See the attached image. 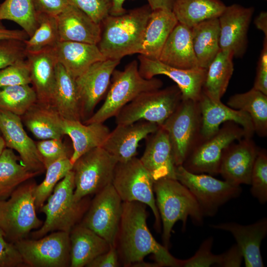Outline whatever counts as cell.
Instances as JSON below:
<instances>
[{"mask_svg":"<svg viewBox=\"0 0 267 267\" xmlns=\"http://www.w3.org/2000/svg\"><path fill=\"white\" fill-rule=\"evenodd\" d=\"M53 50L57 63L75 79L95 63L106 59L96 44L59 42Z\"/></svg>","mask_w":267,"mask_h":267,"instance_id":"obj_26","label":"cell"},{"mask_svg":"<svg viewBox=\"0 0 267 267\" xmlns=\"http://www.w3.org/2000/svg\"><path fill=\"white\" fill-rule=\"evenodd\" d=\"M254 89L267 95V38L265 37L263 46L258 62Z\"/></svg>","mask_w":267,"mask_h":267,"instance_id":"obj_49","label":"cell"},{"mask_svg":"<svg viewBox=\"0 0 267 267\" xmlns=\"http://www.w3.org/2000/svg\"><path fill=\"white\" fill-rule=\"evenodd\" d=\"M122 208V200L110 184L95 194L79 223L115 245Z\"/></svg>","mask_w":267,"mask_h":267,"instance_id":"obj_14","label":"cell"},{"mask_svg":"<svg viewBox=\"0 0 267 267\" xmlns=\"http://www.w3.org/2000/svg\"><path fill=\"white\" fill-rule=\"evenodd\" d=\"M31 84L37 95V101L51 105L56 81L57 63L53 48L37 52H27Z\"/></svg>","mask_w":267,"mask_h":267,"instance_id":"obj_25","label":"cell"},{"mask_svg":"<svg viewBox=\"0 0 267 267\" xmlns=\"http://www.w3.org/2000/svg\"><path fill=\"white\" fill-rule=\"evenodd\" d=\"M158 60L180 69L199 67L192 46L191 28L178 22L168 37Z\"/></svg>","mask_w":267,"mask_h":267,"instance_id":"obj_27","label":"cell"},{"mask_svg":"<svg viewBox=\"0 0 267 267\" xmlns=\"http://www.w3.org/2000/svg\"></svg>","mask_w":267,"mask_h":267,"instance_id":"obj_56","label":"cell"},{"mask_svg":"<svg viewBox=\"0 0 267 267\" xmlns=\"http://www.w3.org/2000/svg\"><path fill=\"white\" fill-rule=\"evenodd\" d=\"M252 195L261 204L267 201V152L265 149L259 150L251 176Z\"/></svg>","mask_w":267,"mask_h":267,"instance_id":"obj_43","label":"cell"},{"mask_svg":"<svg viewBox=\"0 0 267 267\" xmlns=\"http://www.w3.org/2000/svg\"><path fill=\"white\" fill-rule=\"evenodd\" d=\"M138 68L140 75L145 79H151L163 75L171 79L181 93L182 99L198 101L202 92L207 69L200 67L183 69L167 65L158 60L139 54Z\"/></svg>","mask_w":267,"mask_h":267,"instance_id":"obj_17","label":"cell"},{"mask_svg":"<svg viewBox=\"0 0 267 267\" xmlns=\"http://www.w3.org/2000/svg\"><path fill=\"white\" fill-rule=\"evenodd\" d=\"M213 243L212 237L205 239L193 256L185 260H180V267H238L241 266L243 258L236 244L225 253L215 255L211 251Z\"/></svg>","mask_w":267,"mask_h":267,"instance_id":"obj_38","label":"cell"},{"mask_svg":"<svg viewBox=\"0 0 267 267\" xmlns=\"http://www.w3.org/2000/svg\"><path fill=\"white\" fill-rule=\"evenodd\" d=\"M36 146L46 168L53 162L64 158H70L71 154L62 139H44L37 143Z\"/></svg>","mask_w":267,"mask_h":267,"instance_id":"obj_45","label":"cell"},{"mask_svg":"<svg viewBox=\"0 0 267 267\" xmlns=\"http://www.w3.org/2000/svg\"><path fill=\"white\" fill-rule=\"evenodd\" d=\"M254 12L253 7L237 4L226 6L218 17L221 50L230 52L234 57H242L246 52L249 25Z\"/></svg>","mask_w":267,"mask_h":267,"instance_id":"obj_16","label":"cell"},{"mask_svg":"<svg viewBox=\"0 0 267 267\" xmlns=\"http://www.w3.org/2000/svg\"><path fill=\"white\" fill-rule=\"evenodd\" d=\"M227 105L242 110L250 116L255 133L261 137L267 135V95L252 88L249 91L230 97Z\"/></svg>","mask_w":267,"mask_h":267,"instance_id":"obj_37","label":"cell"},{"mask_svg":"<svg viewBox=\"0 0 267 267\" xmlns=\"http://www.w3.org/2000/svg\"><path fill=\"white\" fill-rule=\"evenodd\" d=\"M24 41L15 39L0 40V70L26 59Z\"/></svg>","mask_w":267,"mask_h":267,"instance_id":"obj_46","label":"cell"},{"mask_svg":"<svg viewBox=\"0 0 267 267\" xmlns=\"http://www.w3.org/2000/svg\"><path fill=\"white\" fill-rule=\"evenodd\" d=\"M14 243L26 267H67L70 265L69 233L57 231Z\"/></svg>","mask_w":267,"mask_h":267,"instance_id":"obj_13","label":"cell"},{"mask_svg":"<svg viewBox=\"0 0 267 267\" xmlns=\"http://www.w3.org/2000/svg\"><path fill=\"white\" fill-rule=\"evenodd\" d=\"M146 205L139 202H123L122 213L115 246L119 259L128 267L143 261L152 254L159 267H180L169 249L159 243L149 231L146 222Z\"/></svg>","mask_w":267,"mask_h":267,"instance_id":"obj_1","label":"cell"},{"mask_svg":"<svg viewBox=\"0 0 267 267\" xmlns=\"http://www.w3.org/2000/svg\"><path fill=\"white\" fill-rule=\"evenodd\" d=\"M63 133L71 139L73 151L70 158L74 162L88 151L102 147L110 131L103 123L85 124L80 121L63 120Z\"/></svg>","mask_w":267,"mask_h":267,"instance_id":"obj_28","label":"cell"},{"mask_svg":"<svg viewBox=\"0 0 267 267\" xmlns=\"http://www.w3.org/2000/svg\"><path fill=\"white\" fill-rule=\"evenodd\" d=\"M119 256L115 245H110L108 251L95 258L87 267H117L119 266Z\"/></svg>","mask_w":267,"mask_h":267,"instance_id":"obj_52","label":"cell"},{"mask_svg":"<svg viewBox=\"0 0 267 267\" xmlns=\"http://www.w3.org/2000/svg\"><path fill=\"white\" fill-rule=\"evenodd\" d=\"M0 132L6 147L17 151L29 170L39 174L45 170L36 144L25 131L20 116L0 109Z\"/></svg>","mask_w":267,"mask_h":267,"instance_id":"obj_18","label":"cell"},{"mask_svg":"<svg viewBox=\"0 0 267 267\" xmlns=\"http://www.w3.org/2000/svg\"><path fill=\"white\" fill-rule=\"evenodd\" d=\"M233 55L220 50L207 69L202 92L214 101H221L234 71Z\"/></svg>","mask_w":267,"mask_h":267,"instance_id":"obj_34","label":"cell"},{"mask_svg":"<svg viewBox=\"0 0 267 267\" xmlns=\"http://www.w3.org/2000/svg\"><path fill=\"white\" fill-rule=\"evenodd\" d=\"M146 138L145 148L139 160L154 181L162 178L176 179V166L165 130L160 126Z\"/></svg>","mask_w":267,"mask_h":267,"instance_id":"obj_24","label":"cell"},{"mask_svg":"<svg viewBox=\"0 0 267 267\" xmlns=\"http://www.w3.org/2000/svg\"><path fill=\"white\" fill-rule=\"evenodd\" d=\"M156 204L163 225V245L169 249L173 227L182 222L185 229L188 217L197 226L202 225L204 215L196 199L184 185L176 179L162 178L154 181Z\"/></svg>","mask_w":267,"mask_h":267,"instance_id":"obj_3","label":"cell"},{"mask_svg":"<svg viewBox=\"0 0 267 267\" xmlns=\"http://www.w3.org/2000/svg\"><path fill=\"white\" fill-rule=\"evenodd\" d=\"M72 168L73 164L70 158L57 160L46 168V174L44 180L40 184H37L35 189L34 196L37 209H40L44 205L55 185Z\"/></svg>","mask_w":267,"mask_h":267,"instance_id":"obj_42","label":"cell"},{"mask_svg":"<svg viewBox=\"0 0 267 267\" xmlns=\"http://www.w3.org/2000/svg\"><path fill=\"white\" fill-rule=\"evenodd\" d=\"M210 225L215 229L231 233L242 254L245 267H264L261 245L267 234V218L261 219L255 223L248 225L226 222Z\"/></svg>","mask_w":267,"mask_h":267,"instance_id":"obj_22","label":"cell"},{"mask_svg":"<svg viewBox=\"0 0 267 267\" xmlns=\"http://www.w3.org/2000/svg\"><path fill=\"white\" fill-rule=\"evenodd\" d=\"M72 4L87 14L95 22H101L110 14L112 0H69Z\"/></svg>","mask_w":267,"mask_h":267,"instance_id":"obj_47","label":"cell"},{"mask_svg":"<svg viewBox=\"0 0 267 267\" xmlns=\"http://www.w3.org/2000/svg\"><path fill=\"white\" fill-rule=\"evenodd\" d=\"M176 178L184 185L197 201L204 216L212 217L229 200L239 196L240 185L217 179L209 174H194L182 165L176 166Z\"/></svg>","mask_w":267,"mask_h":267,"instance_id":"obj_11","label":"cell"},{"mask_svg":"<svg viewBox=\"0 0 267 267\" xmlns=\"http://www.w3.org/2000/svg\"><path fill=\"white\" fill-rule=\"evenodd\" d=\"M5 148H6V146L4 140L2 136L0 135V155Z\"/></svg>","mask_w":267,"mask_h":267,"instance_id":"obj_55","label":"cell"},{"mask_svg":"<svg viewBox=\"0 0 267 267\" xmlns=\"http://www.w3.org/2000/svg\"><path fill=\"white\" fill-rule=\"evenodd\" d=\"M59 42H75L97 44L100 25L85 12L69 4L56 16Z\"/></svg>","mask_w":267,"mask_h":267,"instance_id":"obj_23","label":"cell"},{"mask_svg":"<svg viewBox=\"0 0 267 267\" xmlns=\"http://www.w3.org/2000/svg\"><path fill=\"white\" fill-rule=\"evenodd\" d=\"M118 162L102 147L93 148L73 164L76 201L95 194L111 184Z\"/></svg>","mask_w":267,"mask_h":267,"instance_id":"obj_10","label":"cell"},{"mask_svg":"<svg viewBox=\"0 0 267 267\" xmlns=\"http://www.w3.org/2000/svg\"><path fill=\"white\" fill-rule=\"evenodd\" d=\"M38 175L29 170L13 149L5 148L0 155V200L7 199L19 185Z\"/></svg>","mask_w":267,"mask_h":267,"instance_id":"obj_36","label":"cell"},{"mask_svg":"<svg viewBox=\"0 0 267 267\" xmlns=\"http://www.w3.org/2000/svg\"><path fill=\"white\" fill-rule=\"evenodd\" d=\"M202 116L198 101L182 99L160 126L166 132L176 166L182 165L200 140Z\"/></svg>","mask_w":267,"mask_h":267,"instance_id":"obj_7","label":"cell"},{"mask_svg":"<svg viewBox=\"0 0 267 267\" xmlns=\"http://www.w3.org/2000/svg\"><path fill=\"white\" fill-rule=\"evenodd\" d=\"M38 26L33 35L24 41L27 52L53 48L59 42L56 16L37 12Z\"/></svg>","mask_w":267,"mask_h":267,"instance_id":"obj_40","label":"cell"},{"mask_svg":"<svg viewBox=\"0 0 267 267\" xmlns=\"http://www.w3.org/2000/svg\"><path fill=\"white\" fill-rule=\"evenodd\" d=\"M37 12L57 16L69 3V0H33Z\"/></svg>","mask_w":267,"mask_h":267,"instance_id":"obj_50","label":"cell"},{"mask_svg":"<svg viewBox=\"0 0 267 267\" xmlns=\"http://www.w3.org/2000/svg\"><path fill=\"white\" fill-rule=\"evenodd\" d=\"M120 62V60L111 59L98 61L75 79L82 122L92 116L107 93L112 73Z\"/></svg>","mask_w":267,"mask_h":267,"instance_id":"obj_15","label":"cell"},{"mask_svg":"<svg viewBox=\"0 0 267 267\" xmlns=\"http://www.w3.org/2000/svg\"><path fill=\"white\" fill-rule=\"evenodd\" d=\"M51 105L63 119L82 122L75 79L58 63Z\"/></svg>","mask_w":267,"mask_h":267,"instance_id":"obj_32","label":"cell"},{"mask_svg":"<svg viewBox=\"0 0 267 267\" xmlns=\"http://www.w3.org/2000/svg\"><path fill=\"white\" fill-rule=\"evenodd\" d=\"M74 189V175L72 170L57 183L46 203L40 208L45 215V220L39 228L31 232L32 239H39L57 231L70 233L81 222L90 201L87 196L76 201Z\"/></svg>","mask_w":267,"mask_h":267,"instance_id":"obj_4","label":"cell"},{"mask_svg":"<svg viewBox=\"0 0 267 267\" xmlns=\"http://www.w3.org/2000/svg\"><path fill=\"white\" fill-rule=\"evenodd\" d=\"M151 12L146 4L120 15L109 14L101 22L97 45L106 59L121 60L125 56L139 54Z\"/></svg>","mask_w":267,"mask_h":267,"instance_id":"obj_2","label":"cell"},{"mask_svg":"<svg viewBox=\"0 0 267 267\" xmlns=\"http://www.w3.org/2000/svg\"></svg>","mask_w":267,"mask_h":267,"instance_id":"obj_57","label":"cell"},{"mask_svg":"<svg viewBox=\"0 0 267 267\" xmlns=\"http://www.w3.org/2000/svg\"><path fill=\"white\" fill-rule=\"evenodd\" d=\"M244 137L240 126L233 122H225L214 135L196 145L182 166L194 174L218 175L224 150Z\"/></svg>","mask_w":267,"mask_h":267,"instance_id":"obj_12","label":"cell"},{"mask_svg":"<svg viewBox=\"0 0 267 267\" xmlns=\"http://www.w3.org/2000/svg\"><path fill=\"white\" fill-rule=\"evenodd\" d=\"M178 23L171 10H152L144 31L139 54L158 60L168 37Z\"/></svg>","mask_w":267,"mask_h":267,"instance_id":"obj_30","label":"cell"},{"mask_svg":"<svg viewBox=\"0 0 267 267\" xmlns=\"http://www.w3.org/2000/svg\"><path fill=\"white\" fill-rule=\"evenodd\" d=\"M157 124L140 120L126 125H117L110 132L102 147L119 163L135 157L140 141L156 132Z\"/></svg>","mask_w":267,"mask_h":267,"instance_id":"obj_21","label":"cell"},{"mask_svg":"<svg viewBox=\"0 0 267 267\" xmlns=\"http://www.w3.org/2000/svg\"><path fill=\"white\" fill-rule=\"evenodd\" d=\"M36 185L33 181H26L7 199L0 200V230L8 242L14 244L26 238L31 230L43 224L36 214Z\"/></svg>","mask_w":267,"mask_h":267,"instance_id":"obj_6","label":"cell"},{"mask_svg":"<svg viewBox=\"0 0 267 267\" xmlns=\"http://www.w3.org/2000/svg\"><path fill=\"white\" fill-rule=\"evenodd\" d=\"M237 141L224 150L219 174L233 185L250 184L252 170L259 149L251 138L243 137Z\"/></svg>","mask_w":267,"mask_h":267,"instance_id":"obj_20","label":"cell"},{"mask_svg":"<svg viewBox=\"0 0 267 267\" xmlns=\"http://www.w3.org/2000/svg\"><path fill=\"white\" fill-rule=\"evenodd\" d=\"M198 101L202 116L200 141L210 138L219 130L221 125L226 122L237 124L243 129L244 137L252 138L255 130L248 113L226 106L221 101H214L203 92Z\"/></svg>","mask_w":267,"mask_h":267,"instance_id":"obj_19","label":"cell"},{"mask_svg":"<svg viewBox=\"0 0 267 267\" xmlns=\"http://www.w3.org/2000/svg\"><path fill=\"white\" fill-rule=\"evenodd\" d=\"M254 24L256 28L263 32L265 37L267 38V13L265 11L261 12L255 18Z\"/></svg>","mask_w":267,"mask_h":267,"instance_id":"obj_54","label":"cell"},{"mask_svg":"<svg viewBox=\"0 0 267 267\" xmlns=\"http://www.w3.org/2000/svg\"><path fill=\"white\" fill-rule=\"evenodd\" d=\"M12 21L31 37L38 26L33 0H5L0 3V21Z\"/></svg>","mask_w":267,"mask_h":267,"instance_id":"obj_39","label":"cell"},{"mask_svg":"<svg viewBox=\"0 0 267 267\" xmlns=\"http://www.w3.org/2000/svg\"><path fill=\"white\" fill-rule=\"evenodd\" d=\"M36 93L30 85L0 89V109L22 116L37 102Z\"/></svg>","mask_w":267,"mask_h":267,"instance_id":"obj_41","label":"cell"},{"mask_svg":"<svg viewBox=\"0 0 267 267\" xmlns=\"http://www.w3.org/2000/svg\"><path fill=\"white\" fill-rule=\"evenodd\" d=\"M126 0H112V6L110 15L117 16L125 13L127 10L123 4ZM152 10L158 9L171 10L173 0H146Z\"/></svg>","mask_w":267,"mask_h":267,"instance_id":"obj_51","label":"cell"},{"mask_svg":"<svg viewBox=\"0 0 267 267\" xmlns=\"http://www.w3.org/2000/svg\"><path fill=\"white\" fill-rule=\"evenodd\" d=\"M182 100L176 86L143 92L125 105L116 115L117 125L144 120L161 126L175 111Z\"/></svg>","mask_w":267,"mask_h":267,"instance_id":"obj_8","label":"cell"},{"mask_svg":"<svg viewBox=\"0 0 267 267\" xmlns=\"http://www.w3.org/2000/svg\"><path fill=\"white\" fill-rule=\"evenodd\" d=\"M29 37L23 30H10L7 29L0 21V40L15 39L24 41Z\"/></svg>","mask_w":267,"mask_h":267,"instance_id":"obj_53","label":"cell"},{"mask_svg":"<svg viewBox=\"0 0 267 267\" xmlns=\"http://www.w3.org/2000/svg\"><path fill=\"white\" fill-rule=\"evenodd\" d=\"M24 124L39 139H62L63 118L51 105L35 103L22 115Z\"/></svg>","mask_w":267,"mask_h":267,"instance_id":"obj_31","label":"cell"},{"mask_svg":"<svg viewBox=\"0 0 267 267\" xmlns=\"http://www.w3.org/2000/svg\"><path fill=\"white\" fill-rule=\"evenodd\" d=\"M162 86L163 82L160 79L142 77L139 71L138 63L134 60L128 64L123 70H114L103 104L82 123H104L115 117L125 105L140 93L161 89Z\"/></svg>","mask_w":267,"mask_h":267,"instance_id":"obj_5","label":"cell"},{"mask_svg":"<svg viewBox=\"0 0 267 267\" xmlns=\"http://www.w3.org/2000/svg\"><path fill=\"white\" fill-rule=\"evenodd\" d=\"M26 267L13 243L8 242L0 230V267Z\"/></svg>","mask_w":267,"mask_h":267,"instance_id":"obj_48","label":"cell"},{"mask_svg":"<svg viewBox=\"0 0 267 267\" xmlns=\"http://www.w3.org/2000/svg\"><path fill=\"white\" fill-rule=\"evenodd\" d=\"M69 237L71 267H86L110 247L106 240L80 223L71 230Z\"/></svg>","mask_w":267,"mask_h":267,"instance_id":"obj_29","label":"cell"},{"mask_svg":"<svg viewBox=\"0 0 267 267\" xmlns=\"http://www.w3.org/2000/svg\"><path fill=\"white\" fill-rule=\"evenodd\" d=\"M152 176L139 159L134 157L124 162H118L112 184L123 202H139L149 207L155 218V226L160 232L161 221L156 206Z\"/></svg>","mask_w":267,"mask_h":267,"instance_id":"obj_9","label":"cell"},{"mask_svg":"<svg viewBox=\"0 0 267 267\" xmlns=\"http://www.w3.org/2000/svg\"><path fill=\"white\" fill-rule=\"evenodd\" d=\"M27 59L20 61L0 70V89L16 85L31 84Z\"/></svg>","mask_w":267,"mask_h":267,"instance_id":"obj_44","label":"cell"},{"mask_svg":"<svg viewBox=\"0 0 267 267\" xmlns=\"http://www.w3.org/2000/svg\"><path fill=\"white\" fill-rule=\"evenodd\" d=\"M192 46L198 66L207 69L221 50L218 18L204 21L191 28Z\"/></svg>","mask_w":267,"mask_h":267,"instance_id":"obj_33","label":"cell"},{"mask_svg":"<svg viewBox=\"0 0 267 267\" xmlns=\"http://www.w3.org/2000/svg\"><path fill=\"white\" fill-rule=\"evenodd\" d=\"M226 5L220 0H173L172 11L178 23L190 28L218 18Z\"/></svg>","mask_w":267,"mask_h":267,"instance_id":"obj_35","label":"cell"}]
</instances>
